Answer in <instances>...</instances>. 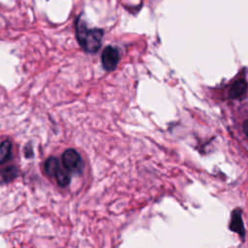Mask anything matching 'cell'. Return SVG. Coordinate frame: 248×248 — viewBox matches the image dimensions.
Segmentation results:
<instances>
[{"mask_svg":"<svg viewBox=\"0 0 248 248\" xmlns=\"http://www.w3.org/2000/svg\"><path fill=\"white\" fill-rule=\"evenodd\" d=\"M103 30L99 28L90 29L80 19L77 22V39L80 46L87 52H97L102 44Z\"/></svg>","mask_w":248,"mask_h":248,"instance_id":"6da1fadb","label":"cell"},{"mask_svg":"<svg viewBox=\"0 0 248 248\" xmlns=\"http://www.w3.org/2000/svg\"><path fill=\"white\" fill-rule=\"evenodd\" d=\"M61 161L63 166L69 170L70 173L78 174L81 173L84 168V164L79 153L75 149H67L63 152Z\"/></svg>","mask_w":248,"mask_h":248,"instance_id":"7a4b0ae2","label":"cell"},{"mask_svg":"<svg viewBox=\"0 0 248 248\" xmlns=\"http://www.w3.org/2000/svg\"><path fill=\"white\" fill-rule=\"evenodd\" d=\"M103 68L106 71H113L119 62V52L118 49L112 46H108L104 48L101 56Z\"/></svg>","mask_w":248,"mask_h":248,"instance_id":"3957f363","label":"cell"},{"mask_svg":"<svg viewBox=\"0 0 248 248\" xmlns=\"http://www.w3.org/2000/svg\"><path fill=\"white\" fill-rule=\"evenodd\" d=\"M61 163L59 160L55 157H49L46 159L45 163V171L47 176L49 177H55L57 171L61 168Z\"/></svg>","mask_w":248,"mask_h":248,"instance_id":"277c9868","label":"cell"},{"mask_svg":"<svg viewBox=\"0 0 248 248\" xmlns=\"http://www.w3.org/2000/svg\"><path fill=\"white\" fill-rule=\"evenodd\" d=\"M246 82L243 79H238L235 82H233L229 91L231 98L235 99L242 96L246 91Z\"/></svg>","mask_w":248,"mask_h":248,"instance_id":"5b68a950","label":"cell"},{"mask_svg":"<svg viewBox=\"0 0 248 248\" xmlns=\"http://www.w3.org/2000/svg\"><path fill=\"white\" fill-rule=\"evenodd\" d=\"M70 172L69 170L63 166H61V168L59 169V170L57 171L56 175H55V180L57 182V184L61 187H66L69 185L70 183V180H71V177H70Z\"/></svg>","mask_w":248,"mask_h":248,"instance_id":"8992f818","label":"cell"},{"mask_svg":"<svg viewBox=\"0 0 248 248\" xmlns=\"http://www.w3.org/2000/svg\"><path fill=\"white\" fill-rule=\"evenodd\" d=\"M12 157V142L9 140H4L1 142L0 163L5 164Z\"/></svg>","mask_w":248,"mask_h":248,"instance_id":"52a82bcc","label":"cell"},{"mask_svg":"<svg viewBox=\"0 0 248 248\" xmlns=\"http://www.w3.org/2000/svg\"><path fill=\"white\" fill-rule=\"evenodd\" d=\"M17 168L15 166H10L4 169L1 172L2 183H9L13 181L17 176Z\"/></svg>","mask_w":248,"mask_h":248,"instance_id":"ba28073f","label":"cell"},{"mask_svg":"<svg viewBox=\"0 0 248 248\" xmlns=\"http://www.w3.org/2000/svg\"><path fill=\"white\" fill-rule=\"evenodd\" d=\"M243 129H244V132L246 134V136L248 137V120H246L244 122V125H243Z\"/></svg>","mask_w":248,"mask_h":248,"instance_id":"9c48e42d","label":"cell"}]
</instances>
